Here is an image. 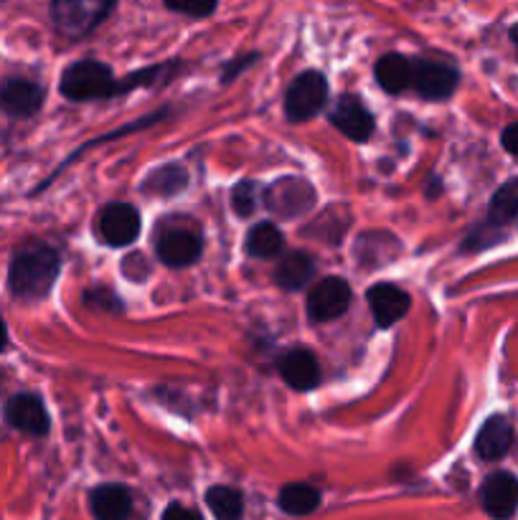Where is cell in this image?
Returning a JSON list of instances; mask_svg holds the SVG:
<instances>
[{
    "instance_id": "cell-1",
    "label": "cell",
    "mask_w": 518,
    "mask_h": 520,
    "mask_svg": "<svg viewBox=\"0 0 518 520\" xmlns=\"http://www.w3.org/2000/svg\"><path fill=\"white\" fill-rule=\"evenodd\" d=\"M59 254L41 241H28L13 254L8 267V287L18 300H41L59 277Z\"/></svg>"
},
{
    "instance_id": "cell-2",
    "label": "cell",
    "mask_w": 518,
    "mask_h": 520,
    "mask_svg": "<svg viewBox=\"0 0 518 520\" xmlns=\"http://www.w3.org/2000/svg\"><path fill=\"white\" fill-rule=\"evenodd\" d=\"M59 87L72 102H94L117 94V79L102 61L84 59L64 69Z\"/></svg>"
},
{
    "instance_id": "cell-3",
    "label": "cell",
    "mask_w": 518,
    "mask_h": 520,
    "mask_svg": "<svg viewBox=\"0 0 518 520\" xmlns=\"http://www.w3.org/2000/svg\"><path fill=\"white\" fill-rule=\"evenodd\" d=\"M328 102V82L323 74L305 72L290 84L285 94V112L293 122H305L318 115Z\"/></svg>"
},
{
    "instance_id": "cell-4",
    "label": "cell",
    "mask_w": 518,
    "mask_h": 520,
    "mask_svg": "<svg viewBox=\"0 0 518 520\" xmlns=\"http://www.w3.org/2000/svg\"><path fill=\"white\" fill-rule=\"evenodd\" d=\"M265 206L280 219H293L315 203V191L303 178H280L265 191Z\"/></svg>"
},
{
    "instance_id": "cell-5",
    "label": "cell",
    "mask_w": 518,
    "mask_h": 520,
    "mask_svg": "<svg viewBox=\"0 0 518 520\" xmlns=\"http://www.w3.org/2000/svg\"><path fill=\"white\" fill-rule=\"evenodd\" d=\"M351 305V287L341 277H326L310 290L308 295V315L315 323L341 318Z\"/></svg>"
},
{
    "instance_id": "cell-6",
    "label": "cell",
    "mask_w": 518,
    "mask_h": 520,
    "mask_svg": "<svg viewBox=\"0 0 518 520\" xmlns=\"http://www.w3.org/2000/svg\"><path fill=\"white\" fill-rule=\"evenodd\" d=\"M112 11V3H72V0H61L51 6V18H54V26L59 28L64 36H82V33L92 31L97 23L102 21L105 13Z\"/></svg>"
},
{
    "instance_id": "cell-7",
    "label": "cell",
    "mask_w": 518,
    "mask_h": 520,
    "mask_svg": "<svg viewBox=\"0 0 518 520\" xmlns=\"http://www.w3.org/2000/svg\"><path fill=\"white\" fill-rule=\"evenodd\" d=\"M44 87L31 79L11 77L0 84V112L8 117H31L41 110L44 104Z\"/></svg>"
},
{
    "instance_id": "cell-8",
    "label": "cell",
    "mask_w": 518,
    "mask_h": 520,
    "mask_svg": "<svg viewBox=\"0 0 518 520\" xmlns=\"http://www.w3.org/2000/svg\"><path fill=\"white\" fill-rule=\"evenodd\" d=\"M97 226L110 247H127L140 234V214L130 203H110L100 214Z\"/></svg>"
},
{
    "instance_id": "cell-9",
    "label": "cell",
    "mask_w": 518,
    "mask_h": 520,
    "mask_svg": "<svg viewBox=\"0 0 518 520\" xmlns=\"http://www.w3.org/2000/svg\"><path fill=\"white\" fill-rule=\"evenodd\" d=\"M480 500H483L485 513L491 515V518L508 520L518 508V480L508 475V472H493L483 482Z\"/></svg>"
},
{
    "instance_id": "cell-10",
    "label": "cell",
    "mask_w": 518,
    "mask_h": 520,
    "mask_svg": "<svg viewBox=\"0 0 518 520\" xmlns=\"http://www.w3.org/2000/svg\"><path fill=\"white\" fill-rule=\"evenodd\" d=\"M6 419L13 429L34 437H44L49 432V411H46L44 401L36 394H18L6 404Z\"/></svg>"
},
{
    "instance_id": "cell-11",
    "label": "cell",
    "mask_w": 518,
    "mask_h": 520,
    "mask_svg": "<svg viewBox=\"0 0 518 520\" xmlns=\"http://www.w3.org/2000/svg\"><path fill=\"white\" fill-rule=\"evenodd\" d=\"M460 82V74L447 64L437 61H417L414 64L412 87L425 99H445L455 92Z\"/></svg>"
},
{
    "instance_id": "cell-12",
    "label": "cell",
    "mask_w": 518,
    "mask_h": 520,
    "mask_svg": "<svg viewBox=\"0 0 518 520\" xmlns=\"http://www.w3.org/2000/svg\"><path fill=\"white\" fill-rule=\"evenodd\" d=\"M331 122L351 137L353 143H366L374 132V115L366 110V104L359 97H343L333 110Z\"/></svg>"
},
{
    "instance_id": "cell-13",
    "label": "cell",
    "mask_w": 518,
    "mask_h": 520,
    "mask_svg": "<svg viewBox=\"0 0 518 520\" xmlns=\"http://www.w3.org/2000/svg\"><path fill=\"white\" fill-rule=\"evenodd\" d=\"M369 307L379 328H392L397 320H402L409 310V295L399 287L381 282L369 290Z\"/></svg>"
},
{
    "instance_id": "cell-14",
    "label": "cell",
    "mask_w": 518,
    "mask_h": 520,
    "mask_svg": "<svg viewBox=\"0 0 518 520\" xmlns=\"http://www.w3.org/2000/svg\"><path fill=\"white\" fill-rule=\"evenodd\" d=\"M89 503L97 520H127L133 513V495L125 485H115V482L94 488Z\"/></svg>"
},
{
    "instance_id": "cell-15",
    "label": "cell",
    "mask_w": 518,
    "mask_h": 520,
    "mask_svg": "<svg viewBox=\"0 0 518 520\" xmlns=\"http://www.w3.org/2000/svg\"><path fill=\"white\" fill-rule=\"evenodd\" d=\"M513 444V427L506 416H491L488 422L483 424V429L475 437V452L483 460L493 462L506 457V452Z\"/></svg>"
},
{
    "instance_id": "cell-16",
    "label": "cell",
    "mask_w": 518,
    "mask_h": 520,
    "mask_svg": "<svg viewBox=\"0 0 518 520\" xmlns=\"http://www.w3.org/2000/svg\"><path fill=\"white\" fill-rule=\"evenodd\" d=\"M280 373L287 384L298 391H310L320 381V366L315 356L305 348H295L280 361Z\"/></svg>"
},
{
    "instance_id": "cell-17",
    "label": "cell",
    "mask_w": 518,
    "mask_h": 520,
    "mask_svg": "<svg viewBox=\"0 0 518 520\" xmlns=\"http://www.w3.org/2000/svg\"><path fill=\"white\" fill-rule=\"evenodd\" d=\"M158 257L168 267H188L201 257V241L191 231H171L158 241Z\"/></svg>"
},
{
    "instance_id": "cell-18",
    "label": "cell",
    "mask_w": 518,
    "mask_h": 520,
    "mask_svg": "<svg viewBox=\"0 0 518 520\" xmlns=\"http://www.w3.org/2000/svg\"><path fill=\"white\" fill-rule=\"evenodd\" d=\"M376 82L384 92L397 94L404 92L407 87H412L414 79V64L402 54H386L376 61Z\"/></svg>"
},
{
    "instance_id": "cell-19",
    "label": "cell",
    "mask_w": 518,
    "mask_h": 520,
    "mask_svg": "<svg viewBox=\"0 0 518 520\" xmlns=\"http://www.w3.org/2000/svg\"><path fill=\"white\" fill-rule=\"evenodd\" d=\"M315 274V262L305 252H290L280 259L275 269V282L282 290H300L308 285Z\"/></svg>"
},
{
    "instance_id": "cell-20",
    "label": "cell",
    "mask_w": 518,
    "mask_h": 520,
    "mask_svg": "<svg viewBox=\"0 0 518 520\" xmlns=\"http://www.w3.org/2000/svg\"><path fill=\"white\" fill-rule=\"evenodd\" d=\"M356 259L364 262L366 257H371L369 267H379L384 262H392L394 257L399 254V244L397 239H392L389 234H379V231H371V234L359 236L356 241V249H353Z\"/></svg>"
},
{
    "instance_id": "cell-21",
    "label": "cell",
    "mask_w": 518,
    "mask_h": 520,
    "mask_svg": "<svg viewBox=\"0 0 518 520\" xmlns=\"http://www.w3.org/2000/svg\"><path fill=\"white\" fill-rule=\"evenodd\" d=\"M188 183V173L183 165L168 163L163 168L153 170L143 183L145 193H158V196H173V193L183 191Z\"/></svg>"
},
{
    "instance_id": "cell-22",
    "label": "cell",
    "mask_w": 518,
    "mask_h": 520,
    "mask_svg": "<svg viewBox=\"0 0 518 520\" xmlns=\"http://www.w3.org/2000/svg\"><path fill=\"white\" fill-rule=\"evenodd\" d=\"M285 247V236L275 224H257L247 234V252L259 259H272Z\"/></svg>"
},
{
    "instance_id": "cell-23",
    "label": "cell",
    "mask_w": 518,
    "mask_h": 520,
    "mask_svg": "<svg viewBox=\"0 0 518 520\" xmlns=\"http://www.w3.org/2000/svg\"><path fill=\"white\" fill-rule=\"evenodd\" d=\"M206 505L211 508L216 520H239L244 513V498L234 488L226 485H214L206 493Z\"/></svg>"
},
{
    "instance_id": "cell-24",
    "label": "cell",
    "mask_w": 518,
    "mask_h": 520,
    "mask_svg": "<svg viewBox=\"0 0 518 520\" xmlns=\"http://www.w3.org/2000/svg\"><path fill=\"white\" fill-rule=\"evenodd\" d=\"M320 495L318 490L305 485V482H293L280 490V508L290 515H308L318 508Z\"/></svg>"
},
{
    "instance_id": "cell-25",
    "label": "cell",
    "mask_w": 518,
    "mask_h": 520,
    "mask_svg": "<svg viewBox=\"0 0 518 520\" xmlns=\"http://www.w3.org/2000/svg\"><path fill=\"white\" fill-rule=\"evenodd\" d=\"M491 224L493 226H503L508 224V221L513 219V216H518V183H508V186H503L501 191L493 196L491 201Z\"/></svg>"
},
{
    "instance_id": "cell-26",
    "label": "cell",
    "mask_w": 518,
    "mask_h": 520,
    "mask_svg": "<svg viewBox=\"0 0 518 520\" xmlns=\"http://www.w3.org/2000/svg\"><path fill=\"white\" fill-rule=\"evenodd\" d=\"M257 201L259 196L252 181L239 183V186L232 191V206L239 216H252L254 208H257Z\"/></svg>"
},
{
    "instance_id": "cell-27",
    "label": "cell",
    "mask_w": 518,
    "mask_h": 520,
    "mask_svg": "<svg viewBox=\"0 0 518 520\" xmlns=\"http://www.w3.org/2000/svg\"><path fill=\"white\" fill-rule=\"evenodd\" d=\"M166 8L173 13H183V16L204 18L216 11V3H166Z\"/></svg>"
},
{
    "instance_id": "cell-28",
    "label": "cell",
    "mask_w": 518,
    "mask_h": 520,
    "mask_svg": "<svg viewBox=\"0 0 518 520\" xmlns=\"http://www.w3.org/2000/svg\"><path fill=\"white\" fill-rule=\"evenodd\" d=\"M257 59H259L257 54H249V56H242V59H234L232 64H226V69H224V82H226V84L232 82V79L237 77L239 72H244V69H247V66H252Z\"/></svg>"
},
{
    "instance_id": "cell-29",
    "label": "cell",
    "mask_w": 518,
    "mask_h": 520,
    "mask_svg": "<svg viewBox=\"0 0 518 520\" xmlns=\"http://www.w3.org/2000/svg\"><path fill=\"white\" fill-rule=\"evenodd\" d=\"M163 520H201V515L196 510L186 508V505H168L166 513H163Z\"/></svg>"
},
{
    "instance_id": "cell-30",
    "label": "cell",
    "mask_w": 518,
    "mask_h": 520,
    "mask_svg": "<svg viewBox=\"0 0 518 520\" xmlns=\"http://www.w3.org/2000/svg\"><path fill=\"white\" fill-rule=\"evenodd\" d=\"M501 143H503V148L508 150V153L518 155V122H513V125H508L506 130H503Z\"/></svg>"
},
{
    "instance_id": "cell-31",
    "label": "cell",
    "mask_w": 518,
    "mask_h": 520,
    "mask_svg": "<svg viewBox=\"0 0 518 520\" xmlns=\"http://www.w3.org/2000/svg\"><path fill=\"white\" fill-rule=\"evenodd\" d=\"M89 302H97L100 307H120V300L110 295V292H94V295H87Z\"/></svg>"
},
{
    "instance_id": "cell-32",
    "label": "cell",
    "mask_w": 518,
    "mask_h": 520,
    "mask_svg": "<svg viewBox=\"0 0 518 520\" xmlns=\"http://www.w3.org/2000/svg\"><path fill=\"white\" fill-rule=\"evenodd\" d=\"M6 345H8V328L6 323H3V318H0V353L6 351Z\"/></svg>"
},
{
    "instance_id": "cell-33",
    "label": "cell",
    "mask_w": 518,
    "mask_h": 520,
    "mask_svg": "<svg viewBox=\"0 0 518 520\" xmlns=\"http://www.w3.org/2000/svg\"><path fill=\"white\" fill-rule=\"evenodd\" d=\"M511 41H513V46H516V51H518V23L511 28Z\"/></svg>"
}]
</instances>
